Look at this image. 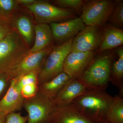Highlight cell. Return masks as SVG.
<instances>
[{
	"label": "cell",
	"instance_id": "obj_1",
	"mask_svg": "<svg viewBox=\"0 0 123 123\" xmlns=\"http://www.w3.org/2000/svg\"><path fill=\"white\" fill-rule=\"evenodd\" d=\"M114 99L105 90L89 89L71 104L80 114L94 123H108L107 116Z\"/></svg>",
	"mask_w": 123,
	"mask_h": 123
},
{
	"label": "cell",
	"instance_id": "obj_2",
	"mask_svg": "<svg viewBox=\"0 0 123 123\" xmlns=\"http://www.w3.org/2000/svg\"><path fill=\"white\" fill-rule=\"evenodd\" d=\"M25 40L16 29L0 40V74L9 75L28 53Z\"/></svg>",
	"mask_w": 123,
	"mask_h": 123
},
{
	"label": "cell",
	"instance_id": "obj_3",
	"mask_svg": "<svg viewBox=\"0 0 123 123\" xmlns=\"http://www.w3.org/2000/svg\"><path fill=\"white\" fill-rule=\"evenodd\" d=\"M112 62L111 55L94 59L77 79L88 89L105 90L110 81Z\"/></svg>",
	"mask_w": 123,
	"mask_h": 123
},
{
	"label": "cell",
	"instance_id": "obj_4",
	"mask_svg": "<svg viewBox=\"0 0 123 123\" xmlns=\"http://www.w3.org/2000/svg\"><path fill=\"white\" fill-rule=\"evenodd\" d=\"M73 39L54 46L39 74V85L52 79L63 72L64 61L70 52Z\"/></svg>",
	"mask_w": 123,
	"mask_h": 123
},
{
	"label": "cell",
	"instance_id": "obj_5",
	"mask_svg": "<svg viewBox=\"0 0 123 123\" xmlns=\"http://www.w3.org/2000/svg\"><path fill=\"white\" fill-rule=\"evenodd\" d=\"M115 2L111 0H91L84 3L80 16L86 26L100 27L109 19Z\"/></svg>",
	"mask_w": 123,
	"mask_h": 123
},
{
	"label": "cell",
	"instance_id": "obj_6",
	"mask_svg": "<svg viewBox=\"0 0 123 123\" xmlns=\"http://www.w3.org/2000/svg\"><path fill=\"white\" fill-rule=\"evenodd\" d=\"M25 6L33 13L38 23H57L76 16L72 10L56 7L46 1H36Z\"/></svg>",
	"mask_w": 123,
	"mask_h": 123
},
{
	"label": "cell",
	"instance_id": "obj_7",
	"mask_svg": "<svg viewBox=\"0 0 123 123\" xmlns=\"http://www.w3.org/2000/svg\"><path fill=\"white\" fill-rule=\"evenodd\" d=\"M55 106L53 100L38 92L33 98L24 99L23 107L28 114L26 123H48Z\"/></svg>",
	"mask_w": 123,
	"mask_h": 123
},
{
	"label": "cell",
	"instance_id": "obj_8",
	"mask_svg": "<svg viewBox=\"0 0 123 123\" xmlns=\"http://www.w3.org/2000/svg\"><path fill=\"white\" fill-rule=\"evenodd\" d=\"M54 46L53 44L39 51L27 53L15 70L9 75L10 79L12 80L26 74L33 72L39 74L46 58Z\"/></svg>",
	"mask_w": 123,
	"mask_h": 123
},
{
	"label": "cell",
	"instance_id": "obj_9",
	"mask_svg": "<svg viewBox=\"0 0 123 123\" xmlns=\"http://www.w3.org/2000/svg\"><path fill=\"white\" fill-rule=\"evenodd\" d=\"M102 37L100 27L86 26L73 38L70 52L94 51L99 48Z\"/></svg>",
	"mask_w": 123,
	"mask_h": 123
},
{
	"label": "cell",
	"instance_id": "obj_10",
	"mask_svg": "<svg viewBox=\"0 0 123 123\" xmlns=\"http://www.w3.org/2000/svg\"><path fill=\"white\" fill-rule=\"evenodd\" d=\"M94 51L70 52L65 57L63 72L71 79H77L94 59Z\"/></svg>",
	"mask_w": 123,
	"mask_h": 123
},
{
	"label": "cell",
	"instance_id": "obj_11",
	"mask_svg": "<svg viewBox=\"0 0 123 123\" xmlns=\"http://www.w3.org/2000/svg\"><path fill=\"white\" fill-rule=\"evenodd\" d=\"M49 25L54 41L60 44L73 38L86 26L80 17L75 18L64 22L52 23Z\"/></svg>",
	"mask_w": 123,
	"mask_h": 123
},
{
	"label": "cell",
	"instance_id": "obj_12",
	"mask_svg": "<svg viewBox=\"0 0 123 123\" xmlns=\"http://www.w3.org/2000/svg\"><path fill=\"white\" fill-rule=\"evenodd\" d=\"M48 123H95L84 116L72 105L55 106Z\"/></svg>",
	"mask_w": 123,
	"mask_h": 123
},
{
	"label": "cell",
	"instance_id": "obj_13",
	"mask_svg": "<svg viewBox=\"0 0 123 123\" xmlns=\"http://www.w3.org/2000/svg\"><path fill=\"white\" fill-rule=\"evenodd\" d=\"M24 98L15 78L12 79L5 94L0 100V112L7 115L23 107Z\"/></svg>",
	"mask_w": 123,
	"mask_h": 123
},
{
	"label": "cell",
	"instance_id": "obj_14",
	"mask_svg": "<svg viewBox=\"0 0 123 123\" xmlns=\"http://www.w3.org/2000/svg\"><path fill=\"white\" fill-rule=\"evenodd\" d=\"M89 89L78 79H71L53 99V103L55 106L69 105L77 97L85 93Z\"/></svg>",
	"mask_w": 123,
	"mask_h": 123
},
{
	"label": "cell",
	"instance_id": "obj_15",
	"mask_svg": "<svg viewBox=\"0 0 123 123\" xmlns=\"http://www.w3.org/2000/svg\"><path fill=\"white\" fill-rule=\"evenodd\" d=\"M71 80L63 72L52 79L39 85L38 93L53 100L65 85Z\"/></svg>",
	"mask_w": 123,
	"mask_h": 123
},
{
	"label": "cell",
	"instance_id": "obj_16",
	"mask_svg": "<svg viewBox=\"0 0 123 123\" xmlns=\"http://www.w3.org/2000/svg\"><path fill=\"white\" fill-rule=\"evenodd\" d=\"M35 34L34 44L28 50V53L36 52L53 45L54 40L50 27L44 23H38L34 26Z\"/></svg>",
	"mask_w": 123,
	"mask_h": 123
},
{
	"label": "cell",
	"instance_id": "obj_17",
	"mask_svg": "<svg viewBox=\"0 0 123 123\" xmlns=\"http://www.w3.org/2000/svg\"><path fill=\"white\" fill-rule=\"evenodd\" d=\"M123 43V30L113 26H108L103 32L99 47L98 53L112 49Z\"/></svg>",
	"mask_w": 123,
	"mask_h": 123
},
{
	"label": "cell",
	"instance_id": "obj_18",
	"mask_svg": "<svg viewBox=\"0 0 123 123\" xmlns=\"http://www.w3.org/2000/svg\"><path fill=\"white\" fill-rule=\"evenodd\" d=\"M118 59L111 64L110 81L119 89L120 95L123 97V48H119L116 50Z\"/></svg>",
	"mask_w": 123,
	"mask_h": 123
},
{
	"label": "cell",
	"instance_id": "obj_19",
	"mask_svg": "<svg viewBox=\"0 0 123 123\" xmlns=\"http://www.w3.org/2000/svg\"><path fill=\"white\" fill-rule=\"evenodd\" d=\"M16 30L27 44L32 43L33 39V29L32 23L28 17L21 15L15 22Z\"/></svg>",
	"mask_w": 123,
	"mask_h": 123
},
{
	"label": "cell",
	"instance_id": "obj_20",
	"mask_svg": "<svg viewBox=\"0 0 123 123\" xmlns=\"http://www.w3.org/2000/svg\"><path fill=\"white\" fill-rule=\"evenodd\" d=\"M106 120L109 123H123V98L119 95L114 97L110 107Z\"/></svg>",
	"mask_w": 123,
	"mask_h": 123
},
{
	"label": "cell",
	"instance_id": "obj_21",
	"mask_svg": "<svg viewBox=\"0 0 123 123\" xmlns=\"http://www.w3.org/2000/svg\"><path fill=\"white\" fill-rule=\"evenodd\" d=\"M108 20L113 26L122 29L123 27V1L117 0Z\"/></svg>",
	"mask_w": 123,
	"mask_h": 123
},
{
	"label": "cell",
	"instance_id": "obj_22",
	"mask_svg": "<svg viewBox=\"0 0 123 123\" xmlns=\"http://www.w3.org/2000/svg\"><path fill=\"white\" fill-rule=\"evenodd\" d=\"M38 74L36 72H31L22 75L19 77L15 78L17 84L19 88L27 84H35L39 85Z\"/></svg>",
	"mask_w": 123,
	"mask_h": 123
},
{
	"label": "cell",
	"instance_id": "obj_23",
	"mask_svg": "<svg viewBox=\"0 0 123 123\" xmlns=\"http://www.w3.org/2000/svg\"><path fill=\"white\" fill-rule=\"evenodd\" d=\"M56 4L61 7L79 11L81 10L86 1L82 0H56Z\"/></svg>",
	"mask_w": 123,
	"mask_h": 123
},
{
	"label": "cell",
	"instance_id": "obj_24",
	"mask_svg": "<svg viewBox=\"0 0 123 123\" xmlns=\"http://www.w3.org/2000/svg\"><path fill=\"white\" fill-rule=\"evenodd\" d=\"M39 85L32 84L23 86L21 91L23 97L25 99H27L35 96L38 92Z\"/></svg>",
	"mask_w": 123,
	"mask_h": 123
},
{
	"label": "cell",
	"instance_id": "obj_25",
	"mask_svg": "<svg viewBox=\"0 0 123 123\" xmlns=\"http://www.w3.org/2000/svg\"><path fill=\"white\" fill-rule=\"evenodd\" d=\"M18 4L17 0H0V11L5 13L12 14L17 8Z\"/></svg>",
	"mask_w": 123,
	"mask_h": 123
},
{
	"label": "cell",
	"instance_id": "obj_26",
	"mask_svg": "<svg viewBox=\"0 0 123 123\" xmlns=\"http://www.w3.org/2000/svg\"><path fill=\"white\" fill-rule=\"evenodd\" d=\"M27 116H23L20 112H13L6 115L5 123H26Z\"/></svg>",
	"mask_w": 123,
	"mask_h": 123
},
{
	"label": "cell",
	"instance_id": "obj_27",
	"mask_svg": "<svg viewBox=\"0 0 123 123\" xmlns=\"http://www.w3.org/2000/svg\"><path fill=\"white\" fill-rule=\"evenodd\" d=\"M11 80L8 74H0V100L8 89Z\"/></svg>",
	"mask_w": 123,
	"mask_h": 123
},
{
	"label": "cell",
	"instance_id": "obj_28",
	"mask_svg": "<svg viewBox=\"0 0 123 123\" xmlns=\"http://www.w3.org/2000/svg\"><path fill=\"white\" fill-rule=\"evenodd\" d=\"M18 4L23 5L24 6L29 5L34 3L37 0H17Z\"/></svg>",
	"mask_w": 123,
	"mask_h": 123
},
{
	"label": "cell",
	"instance_id": "obj_29",
	"mask_svg": "<svg viewBox=\"0 0 123 123\" xmlns=\"http://www.w3.org/2000/svg\"><path fill=\"white\" fill-rule=\"evenodd\" d=\"M6 115L4 113L0 112V123H5Z\"/></svg>",
	"mask_w": 123,
	"mask_h": 123
},
{
	"label": "cell",
	"instance_id": "obj_30",
	"mask_svg": "<svg viewBox=\"0 0 123 123\" xmlns=\"http://www.w3.org/2000/svg\"></svg>",
	"mask_w": 123,
	"mask_h": 123
}]
</instances>
